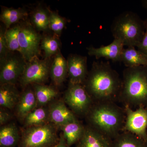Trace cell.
<instances>
[{
  "mask_svg": "<svg viewBox=\"0 0 147 147\" xmlns=\"http://www.w3.org/2000/svg\"><path fill=\"white\" fill-rule=\"evenodd\" d=\"M67 73V61L66 60L59 50L55 55L50 68L51 79L55 85L60 86L65 80Z\"/></svg>",
  "mask_w": 147,
  "mask_h": 147,
  "instance_id": "cell-16",
  "label": "cell"
},
{
  "mask_svg": "<svg viewBox=\"0 0 147 147\" xmlns=\"http://www.w3.org/2000/svg\"><path fill=\"white\" fill-rule=\"evenodd\" d=\"M50 14L45 9H38L32 15V21L35 27L39 30L45 31L49 29Z\"/></svg>",
  "mask_w": 147,
  "mask_h": 147,
  "instance_id": "cell-25",
  "label": "cell"
},
{
  "mask_svg": "<svg viewBox=\"0 0 147 147\" xmlns=\"http://www.w3.org/2000/svg\"><path fill=\"white\" fill-rule=\"evenodd\" d=\"M123 43L119 40L114 39L112 42L106 46H100L98 48L88 47V54L94 56L96 59L101 58L110 60L114 62L121 61V56L124 49Z\"/></svg>",
  "mask_w": 147,
  "mask_h": 147,
  "instance_id": "cell-13",
  "label": "cell"
},
{
  "mask_svg": "<svg viewBox=\"0 0 147 147\" xmlns=\"http://www.w3.org/2000/svg\"><path fill=\"white\" fill-rule=\"evenodd\" d=\"M9 49L6 40L5 32L1 28L0 31V58L1 62L7 57L8 55Z\"/></svg>",
  "mask_w": 147,
  "mask_h": 147,
  "instance_id": "cell-29",
  "label": "cell"
},
{
  "mask_svg": "<svg viewBox=\"0 0 147 147\" xmlns=\"http://www.w3.org/2000/svg\"><path fill=\"white\" fill-rule=\"evenodd\" d=\"M27 15L26 11L21 9L5 8L2 11L1 20L7 28L17 23Z\"/></svg>",
  "mask_w": 147,
  "mask_h": 147,
  "instance_id": "cell-24",
  "label": "cell"
},
{
  "mask_svg": "<svg viewBox=\"0 0 147 147\" xmlns=\"http://www.w3.org/2000/svg\"><path fill=\"white\" fill-rule=\"evenodd\" d=\"M11 116L10 114L4 110L2 108H1L0 110V124L1 125H4L6 123L9 121L10 120Z\"/></svg>",
  "mask_w": 147,
  "mask_h": 147,
  "instance_id": "cell-31",
  "label": "cell"
},
{
  "mask_svg": "<svg viewBox=\"0 0 147 147\" xmlns=\"http://www.w3.org/2000/svg\"><path fill=\"white\" fill-rule=\"evenodd\" d=\"M60 127L63 131V134L67 147H70L74 144H76L82 137L85 126L77 120Z\"/></svg>",
  "mask_w": 147,
  "mask_h": 147,
  "instance_id": "cell-19",
  "label": "cell"
},
{
  "mask_svg": "<svg viewBox=\"0 0 147 147\" xmlns=\"http://www.w3.org/2000/svg\"><path fill=\"white\" fill-rule=\"evenodd\" d=\"M1 84H15L21 77L26 64L16 56H7L1 62Z\"/></svg>",
  "mask_w": 147,
  "mask_h": 147,
  "instance_id": "cell-10",
  "label": "cell"
},
{
  "mask_svg": "<svg viewBox=\"0 0 147 147\" xmlns=\"http://www.w3.org/2000/svg\"><path fill=\"white\" fill-rule=\"evenodd\" d=\"M122 79L110 63L94 62L84 84L94 102L119 100Z\"/></svg>",
  "mask_w": 147,
  "mask_h": 147,
  "instance_id": "cell-1",
  "label": "cell"
},
{
  "mask_svg": "<svg viewBox=\"0 0 147 147\" xmlns=\"http://www.w3.org/2000/svg\"><path fill=\"white\" fill-rule=\"evenodd\" d=\"M59 140L54 125L47 123L26 127L22 132L19 147H53Z\"/></svg>",
  "mask_w": 147,
  "mask_h": 147,
  "instance_id": "cell-5",
  "label": "cell"
},
{
  "mask_svg": "<svg viewBox=\"0 0 147 147\" xmlns=\"http://www.w3.org/2000/svg\"><path fill=\"white\" fill-rule=\"evenodd\" d=\"M61 100L53 102L48 109L49 120L54 125L60 127L77 121L75 114Z\"/></svg>",
  "mask_w": 147,
  "mask_h": 147,
  "instance_id": "cell-14",
  "label": "cell"
},
{
  "mask_svg": "<svg viewBox=\"0 0 147 147\" xmlns=\"http://www.w3.org/2000/svg\"><path fill=\"white\" fill-rule=\"evenodd\" d=\"M20 95L15 84H2L0 88V105L7 109L16 107Z\"/></svg>",
  "mask_w": 147,
  "mask_h": 147,
  "instance_id": "cell-18",
  "label": "cell"
},
{
  "mask_svg": "<svg viewBox=\"0 0 147 147\" xmlns=\"http://www.w3.org/2000/svg\"><path fill=\"white\" fill-rule=\"evenodd\" d=\"M21 27L16 26L8 29L5 31V36L9 50L17 51L20 53V47L18 42V34Z\"/></svg>",
  "mask_w": 147,
  "mask_h": 147,
  "instance_id": "cell-27",
  "label": "cell"
},
{
  "mask_svg": "<svg viewBox=\"0 0 147 147\" xmlns=\"http://www.w3.org/2000/svg\"><path fill=\"white\" fill-rule=\"evenodd\" d=\"M60 42L57 38L51 36L43 38L41 42V48L44 50L45 58H48L56 55L59 50Z\"/></svg>",
  "mask_w": 147,
  "mask_h": 147,
  "instance_id": "cell-26",
  "label": "cell"
},
{
  "mask_svg": "<svg viewBox=\"0 0 147 147\" xmlns=\"http://www.w3.org/2000/svg\"><path fill=\"white\" fill-rule=\"evenodd\" d=\"M86 117L88 125L113 140L123 130L125 113L115 102H96Z\"/></svg>",
  "mask_w": 147,
  "mask_h": 147,
  "instance_id": "cell-2",
  "label": "cell"
},
{
  "mask_svg": "<svg viewBox=\"0 0 147 147\" xmlns=\"http://www.w3.org/2000/svg\"><path fill=\"white\" fill-rule=\"evenodd\" d=\"M142 6L147 11V0H144L142 2Z\"/></svg>",
  "mask_w": 147,
  "mask_h": 147,
  "instance_id": "cell-33",
  "label": "cell"
},
{
  "mask_svg": "<svg viewBox=\"0 0 147 147\" xmlns=\"http://www.w3.org/2000/svg\"><path fill=\"white\" fill-rule=\"evenodd\" d=\"M76 147H113V140L88 125Z\"/></svg>",
  "mask_w": 147,
  "mask_h": 147,
  "instance_id": "cell-12",
  "label": "cell"
},
{
  "mask_svg": "<svg viewBox=\"0 0 147 147\" xmlns=\"http://www.w3.org/2000/svg\"><path fill=\"white\" fill-rule=\"evenodd\" d=\"M64 101L74 114L84 117L94 103L84 85L70 83L65 94Z\"/></svg>",
  "mask_w": 147,
  "mask_h": 147,
  "instance_id": "cell-6",
  "label": "cell"
},
{
  "mask_svg": "<svg viewBox=\"0 0 147 147\" xmlns=\"http://www.w3.org/2000/svg\"><path fill=\"white\" fill-rule=\"evenodd\" d=\"M34 93L38 106L40 107L47 105L58 94L57 91L53 87L41 84H36Z\"/></svg>",
  "mask_w": 147,
  "mask_h": 147,
  "instance_id": "cell-22",
  "label": "cell"
},
{
  "mask_svg": "<svg viewBox=\"0 0 147 147\" xmlns=\"http://www.w3.org/2000/svg\"><path fill=\"white\" fill-rule=\"evenodd\" d=\"M119 100L124 105L147 108V67H126Z\"/></svg>",
  "mask_w": 147,
  "mask_h": 147,
  "instance_id": "cell-3",
  "label": "cell"
},
{
  "mask_svg": "<svg viewBox=\"0 0 147 147\" xmlns=\"http://www.w3.org/2000/svg\"><path fill=\"white\" fill-rule=\"evenodd\" d=\"M50 64L47 60H41L37 57L28 61L20 78L23 86L31 84H41L47 81L50 74Z\"/></svg>",
  "mask_w": 147,
  "mask_h": 147,
  "instance_id": "cell-8",
  "label": "cell"
},
{
  "mask_svg": "<svg viewBox=\"0 0 147 147\" xmlns=\"http://www.w3.org/2000/svg\"><path fill=\"white\" fill-rule=\"evenodd\" d=\"M113 147H147V142L135 134L122 131L113 139Z\"/></svg>",
  "mask_w": 147,
  "mask_h": 147,
  "instance_id": "cell-20",
  "label": "cell"
},
{
  "mask_svg": "<svg viewBox=\"0 0 147 147\" xmlns=\"http://www.w3.org/2000/svg\"><path fill=\"white\" fill-rule=\"evenodd\" d=\"M125 119L123 131L135 134L147 142V108L140 107L136 110L124 105Z\"/></svg>",
  "mask_w": 147,
  "mask_h": 147,
  "instance_id": "cell-7",
  "label": "cell"
},
{
  "mask_svg": "<svg viewBox=\"0 0 147 147\" xmlns=\"http://www.w3.org/2000/svg\"><path fill=\"white\" fill-rule=\"evenodd\" d=\"M126 67L144 66L147 67V56L134 47L124 48L121 61Z\"/></svg>",
  "mask_w": 147,
  "mask_h": 147,
  "instance_id": "cell-17",
  "label": "cell"
},
{
  "mask_svg": "<svg viewBox=\"0 0 147 147\" xmlns=\"http://www.w3.org/2000/svg\"><path fill=\"white\" fill-rule=\"evenodd\" d=\"M65 24V20L63 17L55 12L50 13L49 17V29L54 32L55 34L57 35H60Z\"/></svg>",
  "mask_w": 147,
  "mask_h": 147,
  "instance_id": "cell-28",
  "label": "cell"
},
{
  "mask_svg": "<svg viewBox=\"0 0 147 147\" xmlns=\"http://www.w3.org/2000/svg\"><path fill=\"white\" fill-rule=\"evenodd\" d=\"M146 30L142 41L137 46V50L144 53L147 56V18L144 20Z\"/></svg>",
  "mask_w": 147,
  "mask_h": 147,
  "instance_id": "cell-30",
  "label": "cell"
},
{
  "mask_svg": "<svg viewBox=\"0 0 147 147\" xmlns=\"http://www.w3.org/2000/svg\"><path fill=\"white\" fill-rule=\"evenodd\" d=\"M67 63L69 83L84 85L89 73L86 57L70 55L67 59Z\"/></svg>",
  "mask_w": 147,
  "mask_h": 147,
  "instance_id": "cell-11",
  "label": "cell"
},
{
  "mask_svg": "<svg viewBox=\"0 0 147 147\" xmlns=\"http://www.w3.org/2000/svg\"><path fill=\"white\" fill-rule=\"evenodd\" d=\"M53 147H68L67 145L66 142L63 134H61L60 138L57 144Z\"/></svg>",
  "mask_w": 147,
  "mask_h": 147,
  "instance_id": "cell-32",
  "label": "cell"
},
{
  "mask_svg": "<svg viewBox=\"0 0 147 147\" xmlns=\"http://www.w3.org/2000/svg\"><path fill=\"white\" fill-rule=\"evenodd\" d=\"M41 36L30 26L21 27L18 34L20 53L24 59L29 61L37 57L39 53Z\"/></svg>",
  "mask_w": 147,
  "mask_h": 147,
  "instance_id": "cell-9",
  "label": "cell"
},
{
  "mask_svg": "<svg viewBox=\"0 0 147 147\" xmlns=\"http://www.w3.org/2000/svg\"><path fill=\"white\" fill-rule=\"evenodd\" d=\"M145 30V21L131 11H125L117 16L111 26L114 39L120 40L127 47H137L142 41Z\"/></svg>",
  "mask_w": 147,
  "mask_h": 147,
  "instance_id": "cell-4",
  "label": "cell"
},
{
  "mask_svg": "<svg viewBox=\"0 0 147 147\" xmlns=\"http://www.w3.org/2000/svg\"><path fill=\"white\" fill-rule=\"evenodd\" d=\"M20 139L17 127L11 123L2 127L0 129L1 147H13L16 146Z\"/></svg>",
  "mask_w": 147,
  "mask_h": 147,
  "instance_id": "cell-21",
  "label": "cell"
},
{
  "mask_svg": "<svg viewBox=\"0 0 147 147\" xmlns=\"http://www.w3.org/2000/svg\"><path fill=\"white\" fill-rule=\"evenodd\" d=\"M34 92L28 89L20 95L16 106V115L18 118L24 120L28 115L37 107Z\"/></svg>",
  "mask_w": 147,
  "mask_h": 147,
  "instance_id": "cell-15",
  "label": "cell"
},
{
  "mask_svg": "<svg viewBox=\"0 0 147 147\" xmlns=\"http://www.w3.org/2000/svg\"><path fill=\"white\" fill-rule=\"evenodd\" d=\"M49 112L42 107H38L30 112L24 119L25 127L39 126L47 123Z\"/></svg>",
  "mask_w": 147,
  "mask_h": 147,
  "instance_id": "cell-23",
  "label": "cell"
}]
</instances>
